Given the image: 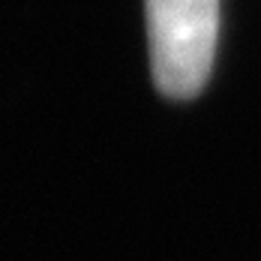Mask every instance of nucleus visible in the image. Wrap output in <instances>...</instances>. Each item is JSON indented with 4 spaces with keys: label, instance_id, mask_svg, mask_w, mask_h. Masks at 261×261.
Masks as SVG:
<instances>
[{
    "label": "nucleus",
    "instance_id": "obj_1",
    "mask_svg": "<svg viewBox=\"0 0 261 261\" xmlns=\"http://www.w3.org/2000/svg\"><path fill=\"white\" fill-rule=\"evenodd\" d=\"M144 12L156 87L171 99L195 96L216 54L219 0H144Z\"/></svg>",
    "mask_w": 261,
    "mask_h": 261
}]
</instances>
